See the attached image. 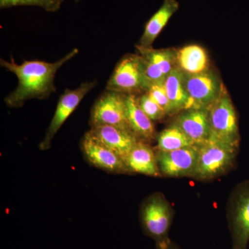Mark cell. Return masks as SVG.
Segmentation results:
<instances>
[{
	"label": "cell",
	"mask_w": 249,
	"mask_h": 249,
	"mask_svg": "<svg viewBox=\"0 0 249 249\" xmlns=\"http://www.w3.org/2000/svg\"><path fill=\"white\" fill-rule=\"evenodd\" d=\"M78 52V49H73L55 62L25 60L18 65L12 57L11 61L1 59V66L14 73L18 79L17 88L5 98V103L8 107L19 108L29 100L48 98L55 92L54 80L57 71L66 62L74 58Z\"/></svg>",
	"instance_id": "cell-1"
},
{
	"label": "cell",
	"mask_w": 249,
	"mask_h": 249,
	"mask_svg": "<svg viewBox=\"0 0 249 249\" xmlns=\"http://www.w3.org/2000/svg\"><path fill=\"white\" fill-rule=\"evenodd\" d=\"M173 211L170 203L160 193L151 195L145 199L141 209V224L147 236L161 245L169 242L168 236Z\"/></svg>",
	"instance_id": "cell-2"
},
{
	"label": "cell",
	"mask_w": 249,
	"mask_h": 249,
	"mask_svg": "<svg viewBox=\"0 0 249 249\" xmlns=\"http://www.w3.org/2000/svg\"><path fill=\"white\" fill-rule=\"evenodd\" d=\"M196 147L198 160L193 178L211 179L224 175L233 166L237 149L213 139Z\"/></svg>",
	"instance_id": "cell-3"
},
{
	"label": "cell",
	"mask_w": 249,
	"mask_h": 249,
	"mask_svg": "<svg viewBox=\"0 0 249 249\" xmlns=\"http://www.w3.org/2000/svg\"><path fill=\"white\" fill-rule=\"evenodd\" d=\"M211 139L238 148L240 143L237 114L231 99L225 89L208 108Z\"/></svg>",
	"instance_id": "cell-4"
},
{
	"label": "cell",
	"mask_w": 249,
	"mask_h": 249,
	"mask_svg": "<svg viewBox=\"0 0 249 249\" xmlns=\"http://www.w3.org/2000/svg\"><path fill=\"white\" fill-rule=\"evenodd\" d=\"M106 89L123 94L147 91L143 64L140 54H127L118 62Z\"/></svg>",
	"instance_id": "cell-5"
},
{
	"label": "cell",
	"mask_w": 249,
	"mask_h": 249,
	"mask_svg": "<svg viewBox=\"0 0 249 249\" xmlns=\"http://www.w3.org/2000/svg\"><path fill=\"white\" fill-rule=\"evenodd\" d=\"M97 85V80L84 82L75 89H67L59 98L55 114L45 136L39 145L41 150H47L52 146V141L59 129L72 113L76 110L85 96Z\"/></svg>",
	"instance_id": "cell-6"
},
{
	"label": "cell",
	"mask_w": 249,
	"mask_h": 249,
	"mask_svg": "<svg viewBox=\"0 0 249 249\" xmlns=\"http://www.w3.org/2000/svg\"><path fill=\"white\" fill-rule=\"evenodd\" d=\"M90 124L91 127L111 125L130 129L126 118L125 94L106 90L93 104Z\"/></svg>",
	"instance_id": "cell-7"
},
{
	"label": "cell",
	"mask_w": 249,
	"mask_h": 249,
	"mask_svg": "<svg viewBox=\"0 0 249 249\" xmlns=\"http://www.w3.org/2000/svg\"><path fill=\"white\" fill-rule=\"evenodd\" d=\"M81 150L90 164L99 169L113 174L130 173L124 159L105 145L91 130L82 139Z\"/></svg>",
	"instance_id": "cell-8"
},
{
	"label": "cell",
	"mask_w": 249,
	"mask_h": 249,
	"mask_svg": "<svg viewBox=\"0 0 249 249\" xmlns=\"http://www.w3.org/2000/svg\"><path fill=\"white\" fill-rule=\"evenodd\" d=\"M183 83L191 98L193 108L208 109L224 90L219 77L209 70L197 74L183 72Z\"/></svg>",
	"instance_id": "cell-9"
},
{
	"label": "cell",
	"mask_w": 249,
	"mask_h": 249,
	"mask_svg": "<svg viewBox=\"0 0 249 249\" xmlns=\"http://www.w3.org/2000/svg\"><path fill=\"white\" fill-rule=\"evenodd\" d=\"M232 249H247L249 242V181L233 195L229 216Z\"/></svg>",
	"instance_id": "cell-10"
},
{
	"label": "cell",
	"mask_w": 249,
	"mask_h": 249,
	"mask_svg": "<svg viewBox=\"0 0 249 249\" xmlns=\"http://www.w3.org/2000/svg\"><path fill=\"white\" fill-rule=\"evenodd\" d=\"M160 175L170 178H193L198 160L196 146L185 147L173 151L157 152Z\"/></svg>",
	"instance_id": "cell-11"
},
{
	"label": "cell",
	"mask_w": 249,
	"mask_h": 249,
	"mask_svg": "<svg viewBox=\"0 0 249 249\" xmlns=\"http://www.w3.org/2000/svg\"><path fill=\"white\" fill-rule=\"evenodd\" d=\"M175 124L186 134L196 146L211 139V126L207 109L191 108L178 116Z\"/></svg>",
	"instance_id": "cell-12"
},
{
	"label": "cell",
	"mask_w": 249,
	"mask_h": 249,
	"mask_svg": "<svg viewBox=\"0 0 249 249\" xmlns=\"http://www.w3.org/2000/svg\"><path fill=\"white\" fill-rule=\"evenodd\" d=\"M90 130L96 137L111 150L119 154L125 160L139 139L130 129L111 125H99Z\"/></svg>",
	"instance_id": "cell-13"
},
{
	"label": "cell",
	"mask_w": 249,
	"mask_h": 249,
	"mask_svg": "<svg viewBox=\"0 0 249 249\" xmlns=\"http://www.w3.org/2000/svg\"><path fill=\"white\" fill-rule=\"evenodd\" d=\"M126 118L129 129L139 139L150 142L155 138V129L152 121L139 106L135 95L125 94Z\"/></svg>",
	"instance_id": "cell-14"
},
{
	"label": "cell",
	"mask_w": 249,
	"mask_h": 249,
	"mask_svg": "<svg viewBox=\"0 0 249 249\" xmlns=\"http://www.w3.org/2000/svg\"><path fill=\"white\" fill-rule=\"evenodd\" d=\"M125 162L130 173L156 178L161 175L157 162V154L143 141H139L127 156Z\"/></svg>",
	"instance_id": "cell-15"
},
{
	"label": "cell",
	"mask_w": 249,
	"mask_h": 249,
	"mask_svg": "<svg viewBox=\"0 0 249 249\" xmlns=\"http://www.w3.org/2000/svg\"><path fill=\"white\" fill-rule=\"evenodd\" d=\"M178 8L179 4L177 0H164L158 11L147 21L138 45L143 48H151L157 36L164 29Z\"/></svg>",
	"instance_id": "cell-16"
},
{
	"label": "cell",
	"mask_w": 249,
	"mask_h": 249,
	"mask_svg": "<svg viewBox=\"0 0 249 249\" xmlns=\"http://www.w3.org/2000/svg\"><path fill=\"white\" fill-rule=\"evenodd\" d=\"M164 86L173 113L193 108V103L183 83V72L176 66L165 80Z\"/></svg>",
	"instance_id": "cell-17"
},
{
	"label": "cell",
	"mask_w": 249,
	"mask_h": 249,
	"mask_svg": "<svg viewBox=\"0 0 249 249\" xmlns=\"http://www.w3.org/2000/svg\"><path fill=\"white\" fill-rule=\"evenodd\" d=\"M178 67L189 74H197L208 70V55L200 46L188 45L177 53Z\"/></svg>",
	"instance_id": "cell-18"
},
{
	"label": "cell",
	"mask_w": 249,
	"mask_h": 249,
	"mask_svg": "<svg viewBox=\"0 0 249 249\" xmlns=\"http://www.w3.org/2000/svg\"><path fill=\"white\" fill-rule=\"evenodd\" d=\"M157 146L160 151L169 152L196 146L191 139L175 124L162 130L157 136Z\"/></svg>",
	"instance_id": "cell-19"
},
{
	"label": "cell",
	"mask_w": 249,
	"mask_h": 249,
	"mask_svg": "<svg viewBox=\"0 0 249 249\" xmlns=\"http://www.w3.org/2000/svg\"><path fill=\"white\" fill-rule=\"evenodd\" d=\"M137 48L140 55L150 59L166 77L169 75L175 67L178 66V62H177L178 52L175 49H154L152 47L143 48L139 45H137Z\"/></svg>",
	"instance_id": "cell-20"
},
{
	"label": "cell",
	"mask_w": 249,
	"mask_h": 249,
	"mask_svg": "<svg viewBox=\"0 0 249 249\" xmlns=\"http://www.w3.org/2000/svg\"><path fill=\"white\" fill-rule=\"evenodd\" d=\"M65 0H0V8L16 7V6H37L47 12H56L61 8Z\"/></svg>",
	"instance_id": "cell-21"
},
{
	"label": "cell",
	"mask_w": 249,
	"mask_h": 249,
	"mask_svg": "<svg viewBox=\"0 0 249 249\" xmlns=\"http://www.w3.org/2000/svg\"><path fill=\"white\" fill-rule=\"evenodd\" d=\"M139 106L152 121L161 120L167 115L165 111L146 92L138 98Z\"/></svg>",
	"instance_id": "cell-22"
},
{
	"label": "cell",
	"mask_w": 249,
	"mask_h": 249,
	"mask_svg": "<svg viewBox=\"0 0 249 249\" xmlns=\"http://www.w3.org/2000/svg\"><path fill=\"white\" fill-rule=\"evenodd\" d=\"M150 97L160 106L166 114H173V108L163 85H154L147 91Z\"/></svg>",
	"instance_id": "cell-23"
},
{
	"label": "cell",
	"mask_w": 249,
	"mask_h": 249,
	"mask_svg": "<svg viewBox=\"0 0 249 249\" xmlns=\"http://www.w3.org/2000/svg\"><path fill=\"white\" fill-rule=\"evenodd\" d=\"M156 249H181L178 246L175 245L173 242L170 240L166 243L161 244V245H156Z\"/></svg>",
	"instance_id": "cell-24"
},
{
	"label": "cell",
	"mask_w": 249,
	"mask_h": 249,
	"mask_svg": "<svg viewBox=\"0 0 249 249\" xmlns=\"http://www.w3.org/2000/svg\"><path fill=\"white\" fill-rule=\"evenodd\" d=\"M76 1H79V0H76Z\"/></svg>",
	"instance_id": "cell-25"
},
{
	"label": "cell",
	"mask_w": 249,
	"mask_h": 249,
	"mask_svg": "<svg viewBox=\"0 0 249 249\" xmlns=\"http://www.w3.org/2000/svg\"></svg>",
	"instance_id": "cell-26"
}]
</instances>
